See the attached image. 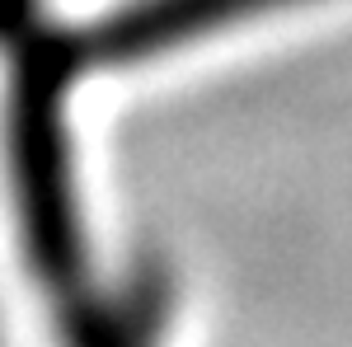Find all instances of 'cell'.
I'll use <instances>...</instances> for the list:
<instances>
[{
    "label": "cell",
    "mask_w": 352,
    "mask_h": 347,
    "mask_svg": "<svg viewBox=\"0 0 352 347\" xmlns=\"http://www.w3.org/2000/svg\"><path fill=\"white\" fill-rule=\"evenodd\" d=\"M305 0H127L109 14L80 28L89 71L141 66L164 52H179L188 43L217 38L235 24H249L272 10H292Z\"/></svg>",
    "instance_id": "7a4b0ae2"
},
{
    "label": "cell",
    "mask_w": 352,
    "mask_h": 347,
    "mask_svg": "<svg viewBox=\"0 0 352 347\" xmlns=\"http://www.w3.org/2000/svg\"><path fill=\"white\" fill-rule=\"evenodd\" d=\"M174 287L160 267H136L113 291H89L61 305L66 347H160Z\"/></svg>",
    "instance_id": "3957f363"
},
{
    "label": "cell",
    "mask_w": 352,
    "mask_h": 347,
    "mask_svg": "<svg viewBox=\"0 0 352 347\" xmlns=\"http://www.w3.org/2000/svg\"><path fill=\"white\" fill-rule=\"evenodd\" d=\"M5 52V169L24 258L56 305L89 291V240L76 188L71 89L89 76L80 28L56 24L43 0H0Z\"/></svg>",
    "instance_id": "6da1fadb"
}]
</instances>
